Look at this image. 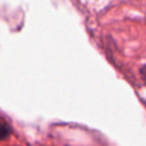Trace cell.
Here are the masks:
<instances>
[{
    "instance_id": "2",
    "label": "cell",
    "mask_w": 146,
    "mask_h": 146,
    "mask_svg": "<svg viewBox=\"0 0 146 146\" xmlns=\"http://www.w3.org/2000/svg\"><path fill=\"white\" fill-rule=\"evenodd\" d=\"M141 76L144 78V80H145V82H146V66L145 67H143V70H141Z\"/></svg>"
},
{
    "instance_id": "1",
    "label": "cell",
    "mask_w": 146,
    "mask_h": 146,
    "mask_svg": "<svg viewBox=\"0 0 146 146\" xmlns=\"http://www.w3.org/2000/svg\"><path fill=\"white\" fill-rule=\"evenodd\" d=\"M9 132H10V128L7 124V122L3 120H0V140L7 138Z\"/></svg>"
}]
</instances>
